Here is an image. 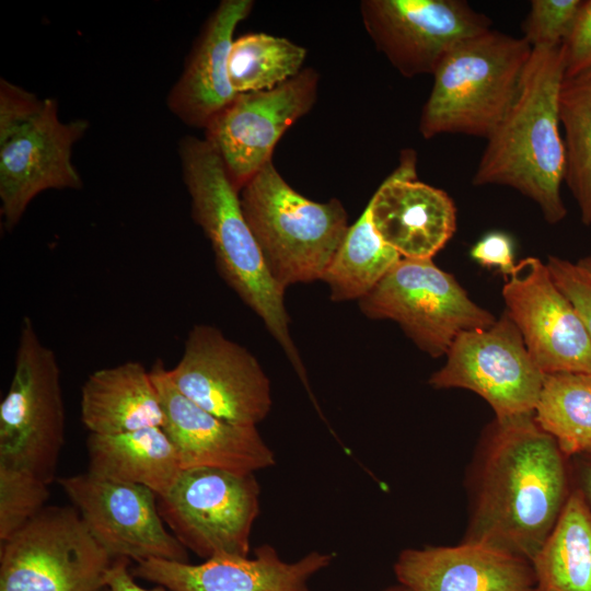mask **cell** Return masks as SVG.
Here are the masks:
<instances>
[{
	"mask_svg": "<svg viewBox=\"0 0 591 591\" xmlns=\"http://www.w3.org/2000/svg\"><path fill=\"white\" fill-rule=\"evenodd\" d=\"M573 487L570 457L534 414L495 417L483 429L467 471L462 541L531 561Z\"/></svg>",
	"mask_w": 591,
	"mask_h": 591,
	"instance_id": "obj_1",
	"label": "cell"
},
{
	"mask_svg": "<svg viewBox=\"0 0 591 591\" xmlns=\"http://www.w3.org/2000/svg\"><path fill=\"white\" fill-rule=\"evenodd\" d=\"M565 77L563 45L535 47L517 97L487 143L472 178L475 186L503 185L540 207L549 224L567 215L561 198L566 152L558 96Z\"/></svg>",
	"mask_w": 591,
	"mask_h": 591,
	"instance_id": "obj_2",
	"label": "cell"
},
{
	"mask_svg": "<svg viewBox=\"0 0 591 591\" xmlns=\"http://www.w3.org/2000/svg\"><path fill=\"white\" fill-rule=\"evenodd\" d=\"M178 155L196 223L210 241L224 281L265 323L310 392L304 366L289 333L282 290L270 276L242 211L240 192L206 140L186 136Z\"/></svg>",
	"mask_w": 591,
	"mask_h": 591,
	"instance_id": "obj_3",
	"label": "cell"
},
{
	"mask_svg": "<svg viewBox=\"0 0 591 591\" xmlns=\"http://www.w3.org/2000/svg\"><path fill=\"white\" fill-rule=\"evenodd\" d=\"M531 53L523 37L493 28L456 44L432 74L419 121L422 137L487 139L513 104Z\"/></svg>",
	"mask_w": 591,
	"mask_h": 591,
	"instance_id": "obj_4",
	"label": "cell"
},
{
	"mask_svg": "<svg viewBox=\"0 0 591 591\" xmlns=\"http://www.w3.org/2000/svg\"><path fill=\"white\" fill-rule=\"evenodd\" d=\"M240 201L267 269L282 290L322 279L349 229L339 200L308 199L269 161L241 189Z\"/></svg>",
	"mask_w": 591,
	"mask_h": 591,
	"instance_id": "obj_5",
	"label": "cell"
},
{
	"mask_svg": "<svg viewBox=\"0 0 591 591\" xmlns=\"http://www.w3.org/2000/svg\"><path fill=\"white\" fill-rule=\"evenodd\" d=\"M88 127L84 119L61 121L56 100H39L1 79L0 212L7 229L38 194L82 187L71 152Z\"/></svg>",
	"mask_w": 591,
	"mask_h": 591,
	"instance_id": "obj_6",
	"label": "cell"
},
{
	"mask_svg": "<svg viewBox=\"0 0 591 591\" xmlns=\"http://www.w3.org/2000/svg\"><path fill=\"white\" fill-rule=\"evenodd\" d=\"M60 376L57 356L24 316L12 379L0 404V464L27 471L48 485L65 442Z\"/></svg>",
	"mask_w": 591,
	"mask_h": 591,
	"instance_id": "obj_7",
	"label": "cell"
},
{
	"mask_svg": "<svg viewBox=\"0 0 591 591\" xmlns=\"http://www.w3.org/2000/svg\"><path fill=\"white\" fill-rule=\"evenodd\" d=\"M113 563L73 506H45L0 544V591H101Z\"/></svg>",
	"mask_w": 591,
	"mask_h": 591,
	"instance_id": "obj_8",
	"label": "cell"
},
{
	"mask_svg": "<svg viewBox=\"0 0 591 591\" xmlns=\"http://www.w3.org/2000/svg\"><path fill=\"white\" fill-rule=\"evenodd\" d=\"M359 304L370 318L396 322L432 358L445 355L461 333L496 322L432 259L402 257Z\"/></svg>",
	"mask_w": 591,
	"mask_h": 591,
	"instance_id": "obj_9",
	"label": "cell"
},
{
	"mask_svg": "<svg viewBox=\"0 0 591 591\" xmlns=\"http://www.w3.org/2000/svg\"><path fill=\"white\" fill-rule=\"evenodd\" d=\"M259 495L254 473L184 468L172 488L158 497V508L172 534L199 557L247 556Z\"/></svg>",
	"mask_w": 591,
	"mask_h": 591,
	"instance_id": "obj_10",
	"label": "cell"
},
{
	"mask_svg": "<svg viewBox=\"0 0 591 591\" xmlns=\"http://www.w3.org/2000/svg\"><path fill=\"white\" fill-rule=\"evenodd\" d=\"M445 356L428 381L432 387L470 390L496 418L534 414L546 374L506 312L487 328L461 333Z\"/></svg>",
	"mask_w": 591,
	"mask_h": 591,
	"instance_id": "obj_11",
	"label": "cell"
},
{
	"mask_svg": "<svg viewBox=\"0 0 591 591\" xmlns=\"http://www.w3.org/2000/svg\"><path fill=\"white\" fill-rule=\"evenodd\" d=\"M167 373L181 394L225 421L256 427L270 412V382L259 362L215 326L195 325Z\"/></svg>",
	"mask_w": 591,
	"mask_h": 591,
	"instance_id": "obj_12",
	"label": "cell"
},
{
	"mask_svg": "<svg viewBox=\"0 0 591 591\" xmlns=\"http://www.w3.org/2000/svg\"><path fill=\"white\" fill-rule=\"evenodd\" d=\"M94 540L112 556L188 561L187 549L164 526L149 488L99 477L89 471L58 479Z\"/></svg>",
	"mask_w": 591,
	"mask_h": 591,
	"instance_id": "obj_13",
	"label": "cell"
},
{
	"mask_svg": "<svg viewBox=\"0 0 591 591\" xmlns=\"http://www.w3.org/2000/svg\"><path fill=\"white\" fill-rule=\"evenodd\" d=\"M360 7L375 47L407 78L433 74L451 48L493 24L464 0H364Z\"/></svg>",
	"mask_w": 591,
	"mask_h": 591,
	"instance_id": "obj_14",
	"label": "cell"
},
{
	"mask_svg": "<svg viewBox=\"0 0 591 591\" xmlns=\"http://www.w3.org/2000/svg\"><path fill=\"white\" fill-rule=\"evenodd\" d=\"M317 80V73L308 68L271 90L239 93L209 121L205 139L239 192L271 161L286 130L312 108Z\"/></svg>",
	"mask_w": 591,
	"mask_h": 591,
	"instance_id": "obj_15",
	"label": "cell"
},
{
	"mask_svg": "<svg viewBox=\"0 0 591 591\" xmlns=\"http://www.w3.org/2000/svg\"><path fill=\"white\" fill-rule=\"evenodd\" d=\"M506 313L520 331L525 346L545 374L591 372V338L546 263L529 256L505 277Z\"/></svg>",
	"mask_w": 591,
	"mask_h": 591,
	"instance_id": "obj_16",
	"label": "cell"
},
{
	"mask_svg": "<svg viewBox=\"0 0 591 591\" xmlns=\"http://www.w3.org/2000/svg\"><path fill=\"white\" fill-rule=\"evenodd\" d=\"M150 372L165 414L163 429L183 468L254 473L275 464L274 452L255 426L225 421L194 404L174 386L162 360Z\"/></svg>",
	"mask_w": 591,
	"mask_h": 591,
	"instance_id": "obj_17",
	"label": "cell"
},
{
	"mask_svg": "<svg viewBox=\"0 0 591 591\" xmlns=\"http://www.w3.org/2000/svg\"><path fill=\"white\" fill-rule=\"evenodd\" d=\"M333 559L313 551L288 563L264 544L253 558L221 555L198 565L153 558L137 563L131 573L171 591H311L310 579Z\"/></svg>",
	"mask_w": 591,
	"mask_h": 591,
	"instance_id": "obj_18",
	"label": "cell"
},
{
	"mask_svg": "<svg viewBox=\"0 0 591 591\" xmlns=\"http://www.w3.org/2000/svg\"><path fill=\"white\" fill-rule=\"evenodd\" d=\"M372 223L403 258L432 259L456 230V207L442 189L420 182L416 154L402 152L398 167L368 202Z\"/></svg>",
	"mask_w": 591,
	"mask_h": 591,
	"instance_id": "obj_19",
	"label": "cell"
},
{
	"mask_svg": "<svg viewBox=\"0 0 591 591\" xmlns=\"http://www.w3.org/2000/svg\"><path fill=\"white\" fill-rule=\"evenodd\" d=\"M412 591H535L532 563L477 543L403 549L393 566Z\"/></svg>",
	"mask_w": 591,
	"mask_h": 591,
	"instance_id": "obj_20",
	"label": "cell"
},
{
	"mask_svg": "<svg viewBox=\"0 0 591 591\" xmlns=\"http://www.w3.org/2000/svg\"><path fill=\"white\" fill-rule=\"evenodd\" d=\"M252 7L251 0H223L201 30L167 96L169 109L186 125L206 128L237 95L229 79V56L233 33Z\"/></svg>",
	"mask_w": 591,
	"mask_h": 591,
	"instance_id": "obj_21",
	"label": "cell"
},
{
	"mask_svg": "<svg viewBox=\"0 0 591 591\" xmlns=\"http://www.w3.org/2000/svg\"><path fill=\"white\" fill-rule=\"evenodd\" d=\"M80 414L82 424L95 434L163 428L165 422L151 372L139 361L92 372L81 389Z\"/></svg>",
	"mask_w": 591,
	"mask_h": 591,
	"instance_id": "obj_22",
	"label": "cell"
},
{
	"mask_svg": "<svg viewBox=\"0 0 591 591\" xmlns=\"http://www.w3.org/2000/svg\"><path fill=\"white\" fill-rule=\"evenodd\" d=\"M89 472L106 479L130 483L165 495L184 470L178 453L162 427L116 434L90 433Z\"/></svg>",
	"mask_w": 591,
	"mask_h": 591,
	"instance_id": "obj_23",
	"label": "cell"
},
{
	"mask_svg": "<svg viewBox=\"0 0 591 591\" xmlns=\"http://www.w3.org/2000/svg\"><path fill=\"white\" fill-rule=\"evenodd\" d=\"M531 563L535 591H591V508L576 486Z\"/></svg>",
	"mask_w": 591,
	"mask_h": 591,
	"instance_id": "obj_24",
	"label": "cell"
},
{
	"mask_svg": "<svg viewBox=\"0 0 591 591\" xmlns=\"http://www.w3.org/2000/svg\"><path fill=\"white\" fill-rule=\"evenodd\" d=\"M401 258L375 230L367 205L349 227L322 280L328 285L333 301L360 300Z\"/></svg>",
	"mask_w": 591,
	"mask_h": 591,
	"instance_id": "obj_25",
	"label": "cell"
},
{
	"mask_svg": "<svg viewBox=\"0 0 591 591\" xmlns=\"http://www.w3.org/2000/svg\"><path fill=\"white\" fill-rule=\"evenodd\" d=\"M534 417L567 456L590 453L591 372L546 374Z\"/></svg>",
	"mask_w": 591,
	"mask_h": 591,
	"instance_id": "obj_26",
	"label": "cell"
},
{
	"mask_svg": "<svg viewBox=\"0 0 591 591\" xmlns=\"http://www.w3.org/2000/svg\"><path fill=\"white\" fill-rule=\"evenodd\" d=\"M559 121L566 152L565 183L584 225H591V70L563 80Z\"/></svg>",
	"mask_w": 591,
	"mask_h": 591,
	"instance_id": "obj_27",
	"label": "cell"
},
{
	"mask_svg": "<svg viewBox=\"0 0 591 591\" xmlns=\"http://www.w3.org/2000/svg\"><path fill=\"white\" fill-rule=\"evenodd\" d=\"M306 50L288 38L251 33L236 38L229 56V79L234 91L271 90L300 73Z\"/></svg>",
	"mask_w": 591,
	"mask_h": 591,
	"instance_id": "obj_28",
	"label": "cell"
},
{
	"mask_svg": "<svg viewBox=\"0 0 591 591\" xmlns=\"http://www.w3.org/2000/svg\"><path fill=\"white\" fill-rule=\"evenodd\" d=\"M48 497L47 483L27 471L0 464V544L33 519Z\"/></svg>",
	"mask_w": 591,
	"mask_h": 591,
	"instance_id": "obj_29",
	"label": "cell"
},
{
	"mask_svg": "<svg viewBox=\"0 0 591 591\" xmlns=\"http://www.w3.org/2000/svg\"><path fill=\"white\" fill-rule=\"evenodd\" d=\"M582 0H533L522 23L523 38L535 47H558L568 37Z\"/></svg>",
	"mask_w": 591,
	"mask_h": 591,
	"instance_id": "obj_30",
	"label": "cell"
},
{
	"mask_svg": "<svg viewBox=\"0 0 591 591\" xmlns=\"http://www.w3.org/2000/svg\"><path fill=\"white\" fill-rule=\"evenodd\" d=\"M556 286L571 301L580 314L591 338V281L576 263L558 256L546 262Z\"/></svg>",
	"mask_w": 591,
	"mask_h": 591,
	"instance_id": "obj_31",
	"label": "cell"
},
{
	"mask_svg": "<svg viewBox=\"0 0 591 591\" xmlns=\"http://www.w3.org/2000/svg\"><path fill=\"white\" fill-rule=\"evenodd\" d=\"M565 77L591 70V0H582L573 26L563 44Z\"/></svg>",
	"mask_w": 591,
	"mask_h": 591,
	"instance_id": "obj_32",
	"label": "cell"
},
{
	"mask_svg": "<svg viewBox=\"0 0 591 591\" xmlns=\"http://www.w3.org/2000/svg\"><path fill=\"white\" fill-rule=\"evenodd\" d=\"M471 257L486 268H497L505 277L509 276L514 263L513 245L510 236L503 232H490L483 236L472 248Z\"/></svg>",
	"mask_w": 591,
	"mask_h": 591,
	"instance_id": "obj_33",
	"label": "cell"
},
{
	"mask_svg": "<svg viewBox=\"0 0 591 591\" xmlns=\"http://www.w3.org/2000/svg\"><path fill=\"white\" fill-rule=\"evenodd\" d=\"M129 561L125 558L114 559L106 579L111 591H171L162 586H157L153 589H144L139 586L129 570Z\"/></svg>",
	"mask_w": 591,
	"mask_h": 591,
	"instance_id": "obj_34",
	"label": "cell"
},
{
	"mask_svg": "<svg viewBox=\"0 0 591 591\" xmlns=\"http://www.w3.org/2000/svg\"><path fill=\"white\" fill-rule=\"evenodd\" d=\"M573 483L591 508V452L570 457Z\"/></svg>",
	"mask_w": 591,
	"mask_h": 591,
	"instance_id": "obj_35",
	"label": "cell"
},
{
	"mask_svg": "<svg viewBox=\"0 0 591 591\" xmlns=\"http://www.w3.org/2000/svg\"><path fill=\"white\" fill-rule=\"evenodd\" d=\"M576 264L591 281V255L578 259Z\"/></svg>",
	"mask_w": 591,
	"mask_h": 591,
	"instance_id": "obj_36",
	"label": "cell"
},
{
	"mask_svg": "<svg viewBox=\"0 0 591 591\" xmlns=\"http://www.w3.org/2000/svg\"><path fill=\"white\" fill-rule=\"evenodd\" d=\"M383 591H412V590L408 589L407 587L398 583L396 586H391V587L384 589Z\"/></svg>",
	"mask_w": 591,
	"mask_h": 591,
	"instance_id": "obj_37",
	"label": "cell"
},
{
	"mask_svg": "<svg viewBox=\"0 0 591 591\" xmlns=\"http://www.w3.org/2000/svg\"><path fill=\"white\" fill-rule=\"evenodd\" d=\"M101 591H111L108 587L103 588Z\"/></svg>",
	"mask_w": 591,
	"mask_h": 591,
	"instance_id": "obj_38",
	"label": "cell"
}]
</instances>
